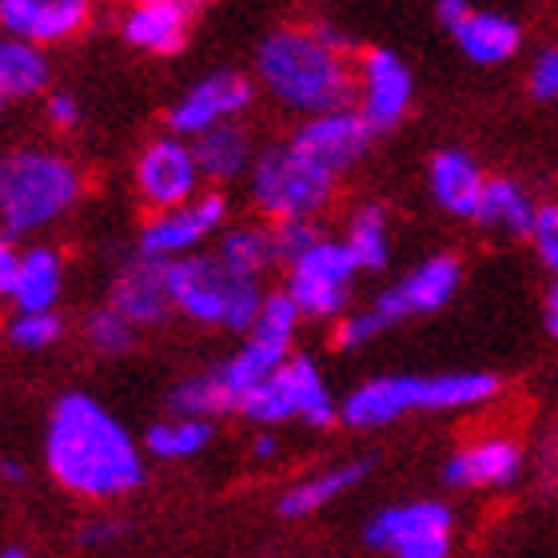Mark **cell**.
<instances>
[{
  "label": "cell",
  "mask_w": 558,
  "mask_h": 558,
  "mask_svg": "<svg viewBox=\"0 0 558 558\" xmlns=\"http://www.w3.org/2000/svg\"><path fill=\"white\" fill-rule=\"evenodd\" d=\"M499 396V375L442 372V375H379L367 379L339 403V418L355 430L387 427L415 411L478 408Z\"/></svg>",
  "instance_id": "4"
},
{
  "label": "cell",
  "mask_w": 558,
  "mask_h": 558,
  "mask_svg": "<svg viewBox=\"0 0 558 558\" xmlns=\"http://www.w3.org/2000/svg\"><path fill=\"white\" fill-rule=\"evenodd\" d=\"M526 93L538 105H555L558 100V45L538 48L531 64H526Z\"/></svg>",
  "instance_id": "36"
},
{
  "label": "cell",
  "mask_w": 558,
  "mask_h": 558,
  "mask_svg": "<svg viewBox=\"0 0 558 558\" xmlns=\"http://www.w3.org/2000/svg\"><path fill=\"white\" fill-rule=\"evenodd\" d=\"M463 283V264L454 256H427L423 264L408 271L403 279H396L387 291H379L372 303L375 319L384 327H396L403 319H415V315H430L447 307L454 300V291Z\"/></svg>",
  "instance_id": "17"
},
{
  "label": "cell",
  "mask_w": 558,
  "mask_h": 558,
  "mask_svg": "<svg viewBox=\"0 0 558 558\" xmlns=\"http://www.w3.org/2000/svg\"><path fill=\"white\" fill-rule=\"evenodd\" d=\"M435 16L451 33L471 64L478 69H499L511 64L523 48V24L495 9H475L471 0H435Z\"/></svg>",
  "instance_id": "14"
},
{
  "label": "cell",
  "mask_w": 558,
  "mask_h": 558,
  "mask_svg": "<svg viewBox=\"0 0 558 558\" xmlns=\"http://www.w3.org/2000/svg\"><path fill=\"white\" fill-rule=\"evenodd\" d=\"M523 471V447L507 435H490V439L466 442L447 459L442 478L451 487L475 490V487H507Z\"/></svg>",
  "instance_id": "22"
},
{
  "label": "cell",
  "mask_w": 558,
  "mask_h": 558,
  "mask_svg": "<svg viewBox=\"0 0 558 558\" xmlns=\"http://www.w3.org/2000/svg\"><path fill=\"white\" fill-rule=\"evenodd\" d=\"M247 192L264 220H319L339 192V175L303 156L291 140L271 144L252 160Z\"/></svg>",
  "instance_id": "6"
},
{
  "label": "cell",
  "mask_w": 558,
  "mask_h": 558,
  "mask_svg": "<svg viewBox=\"0 0 558 558\" xmlns=\"http://www.w3.org/2000/svg\"><path fill=\"white\" fill-rule=\"evenodd\" d=\"M387 327L375 319V312L367 307V312H348L336 319V348L343 351H355L363 348V343H372L375 336H384Z\"/></svg>",
  "instance_id": "38"
},
{
  "label": "cell",
  "mask_w": 558,
  "mask_h": 558,
  "mask_svg": "<svg viewBox=\"0 0 558 558\" xmlns=\"http://www.w3.org/2000/svg\"><path fill=\"white\" fill-rule=\"evenodd\" d=\"M4 112H9V100H4V96H0V117H4Z\"/></svg>",
  "instance_id": "46"
},
{
  "label": "cell",
  "mask_w": 558,
  "mask_h": 558,
  "mask_svg": "<svg viewBox=\"0 0 558 558\" xmlns=\"http://www.w3.org/2000/svg\"><path fill=\"white\" fill-rule=\"evenodd\" d=\"M367 475V463H343V466H331V471H319V475L303 478L295 483L291 490H283V499H279V514L283 519H307V514L324 511L327 502H336L343 490H351L360 478Z\"/></svg>",
  "instance_id": "28"
},
{
  "label": "cell",
  "mask_w": 558,
  "mask_h": 558,
  "mask_svg": "<svg viewBox=\"0 0 558 558\" xmlns=\"http://www.w3.org/2000/svg\"><path fill=\"white\" fill-rule=\"evenodd\" d=\"M136 331L140 327L132 324V319H124L112 303H105L100 312H93L88 319H84V343H88L96 355H105V360H117V355L132 351Z\"/></svg>",
  "instance_id": "31"
},
{
  "label": "cell",
  "mask_w": 558,
  "mask_h": 558,
  "mask_svg": "<svg viewBox=\"0 0 558 558\" xmlns=\"http://www.w3.org/2000/svg\"><path fill=\"white\" fill-rule=\"evenodd\" d=\"M168 408H172V415L211 418V415H223L228 403H223V391H220V384H216V375L204 372V375L180 379V384L172 387V396H168Z\"/></svg>",
  "instance_id": "32"
},
{
  "label": "cell",
  "mask_w": 558,
  "mask_h": 558,
  "mask_svg": "<svg viewBox=\"0 0 558 558\" xmlns=\"http://www.w3.org/2000/svg\"><path fill=\"white\" fill-rule=\"evenodd\" d=\"M256 105V81H247L244 72L216 69L187 84L180 100L168 108V132L196 140L199 132L228 124V120H244L247 108Z\"/></svg>",
  "instance_id": "15"
},
{
  "label": "cell",
  "mask_w": 558,
  "mask_h": 558,
  "mask_svg": "<svg viewBox=\"0 0 558 558\" xmlns=\"http://www.w3.org/2000/svg\"><path fill=\"white\" fill-rule=\"evenodd\" d=\"M84 168L57 148H21L0 160V228L36 235L60 223L84 199Z\"/></svg>",
  "instance_id": "3"
},
{
  "label": "cell",
  "mask_w": 558,
  "mask_h": 558,
  "mask_svg": "<svg viewBox=\"0 0 558 558\" xmlns=\"http://www.w3.org/2000/svg\"><path fill=\"white\" fill-rule=\"evenodd\" d=\"M343 244L355 256L360 271H384L391 259V220H387L384 204H360L351 211Z\"/></svg>",
  "instance_id": "29"
},
{
  "label": "cell",
  "mask_w": 558,
  "mask_h": 558,
  "mask_svg": "<svg viewBox=\"0 0 558 558\" xmlns=\"http://www.w3.org/2000/svg\"><path fill=\"white\" fill-rule=\"evenodd\" d=\"M52 84V60L48 48L24 36L0 33V96L16 105V100H36L48 93Z\"/></svg>",
  "instance_id": "23"
},
{
  "label": "cell",
  "mask_w": 558,
  "mask_h": 558,
  "mask_svg": "<svg viewBox=\"0 0 558 558\" xmlns=\"http://www.w3.org/2000/svg\"><path fill=\"white\" fill-rule=\"evenodd\" d=\"M93 21V0H0V33L36 45H69Z\"/></svg>",
  "instance_id": "18"
},
{
  "label": "cell",
  "mask_w": 558,
  "mask_h": 558,
  "mask_svg": "<svg viewBox=\"0 0 558 558\" xmlns=\"http://www.w3.org/2000/svg\"><path fill=\"white\" fill-rule=\"evenodd\" d=\"M490 175L466 148H439L427 163L430 199L454 220H475Z\"/></svg>",
  "instance_id": "21"
},
{
  "label": "cell",
  "mask_w": 558,
  "mask_h": 558,
  "mask_svg": "<svg viewBox=\"0 0 558 558\" xmlns=\"http://www.w3.org/2000/svg\"><path fill=\"white\" fill-rule=\"evenodd\" d=\"M240 415L264 427L291 423V418H300L307 427H331L339 418V403L312 355H288L264 384L247 391Z\"/></svg>",
  "instance_id": "8"
},
{
  "label": "cell",
  "mask_w": 558,
  "mask_h": 558,
  "mask_svg": "<svg viewBox=\"0 0 558 558\" xmlns=\"http://www.w3.org/2000/svg\"><path fill=\"white\" fill-rule=\"evenodd\" d=\"M543 319H547V331L558 339V276L550 279L547 288V303H543Z\"/></svg>",
  "instance_id": "41"
},
{
  "label": "cell",
  "mask_w": 558,
  "mask_h": 558,
  "mask_svg": "<svg viewBox=\"0 0 558 558\" xmlns=\"http://www.w3.org/2000/svg\"><path fill=\"white\" fill-rule=\"evenodd\" d=\"M199 160V172H204V184H232L244 172H252V132L240 124V120H228V124H216V129L199 132L192 140Z\"/></svg>",
  "instance_id": "24"
},
{
  "label": "cell",
  "mask_w": 558,
  "mask_h": 558,
  "mask_svg": "<svg viewBox=\"0 0 558 558\" xmlns=\"http://www.w3.org/2000/svg\"><path fill=\"white\" fill-rule=\"evenodd\" d=\"M256 88H264L283 112L315 117L327 108L355 105V64L348 60V48L324 40L315 24H283L256 48Z\"/></svg>",
  "instance_id": "2"
},
{
  "label": "cell",
  "mask_w": 558,
  "mask_h": 558,
  "mask_svg": "<svg viewBox=\"0 0 558 558\" xmlns=\"http://www.w3.org/2000/svg\"><path fill=\"white\" fill-rule=\"evenodd\" d=\"M60 295H64V256L57 247L33 244L21 256V276L9 300L16 303V312H48L60 303Z\"/></svg>",
  "instance_id": "25"
},
{
  "label": "cell",
  "mask_w": 558,
  "mask_h": 558,
  "mask_svg": "<svg viewBox=\"0 0 558 558\" xmlns=\"http://www.w3.org/2000/svg\"><path fill=\"white\" fill-rule=\"evenodd\" d=\"M168 288H172L175 312L187 315L199 327H228L247 336L252 324L259 319L264 295L259 279L235 276L232 268H223L220 256L211 252H192V256L168 259Z\"/></svg>",
  "instance_id": "5"
},
{
  "label": "cell",
  "mask_w": 558,
  "mask_h": 558,
  "mask_svg": "<svg viewBox=\"0 0 558 558\" xmlns=\"http://www.w3.org/2000/svg\"><path fill=\"white\" fill-rule=\"evenodd\" d=\"M124 535V523L120 519H96V523L81 526V543L84 547H100V543H112V538Z\"/></svg>",
  "instance_id": "40"
},
{
  "label": "cell",
  "mask_w": 558,
  "mask_h": 558,
  "mask_svg": "<svg viewBox=\"0 0 558 558\" xmlns=\"http://www.w3.org/2000/svg\"><path fill=\"white\" fill-rule=\"evenodd\" d=\"M291 144L312 156L319 168L336 172L339 180L355 168V163L375 148V124L363 117L360 105H343V108H327V112H315V117H300V124L291 129Z\"/></svg>",
  "instance_id": "13"
},
{
  "label": "cell",
  "mask_w": 558,
  "mask_h": 558,
  "mask_svg": "<svg viewBox=\"0 0 558 558\" xmlns=\"http://www.w3.org/2000/svg\"><path fill=\"white\" fill-rule=\"evenodd\" d=\"M211 418L196 415H172L163 423H151L148 435H144V447L156 459H168V463H180V459H196L204 447L211 442Z\"/></svg>",
  "instance_id": "30"
},
{
  "label": "cell",
  "mask_w": 558,
  "mask_h": 558,
  "mask_svg": "<svg viewBox=\"0 0 558 558\" xmlns=\"http://www.w3.org/2000/svg\"><path fill=\"white\" fill-rule=\"evenodd\" d=\"M454 514L430 499L387 507L367 523V547L387 558H447L451 555Z\"/></svg>",
  "instance_id": "11"
},
{
  "label": "cell",
  "mask_w": 558,
  "mask_h": 558,
  "mask_svg": "<svg viewBox=\"0 0 558 558\" xmlns=\"http://www.w3.org/2000/svg\"><path fill=\"white\" fill-rule=\"evenodd\" d=\"M355 105L372 120L375 132H396L415 105V76L411 64L391 48H367L355 60Z\"/></svg>",
  "instance_id": "16"
},
{
  "label": "cell",
  "mask_w": 558,
  "mask_h": 558,
  "mask_svg": "<svg viewBox=\"0 0 558 558\" xmlns=\"http://www.w3.org/2000/svg\"><path fill=\"white\" fill-rule=\"evenodd\" d=\"M0 558H28V555H24V550H4Z\"/></svg>",
  "instance_id": "44"
},
{
  "label": "cell",
  "mask_w": 558,
  "mask_h": 558,
  "mask_svg": "<svg viewBox=\"0 0 558 558\" xmlns=\"http://www.w3.org/2000/svg\"><path fill=\"white\" fill-rule=\"evenodd\" d=\"M4 336L16 351H48L64 336V319L57 315V307L48 312H16L4 327Z\"/></svg>",
  "instance_id": "33"
},
{
  "label": "cell",
  "mask_w": 558,
  "mask_h": 558,
  "mask_svg": "<svg viewBox=\"0 0 558 558\" xmlns=\"http://www.w3.org/2000/svg\"><path fill=\"white\" fill-rule=\"evenodd\" d=\"M132 184H136L140 204L148 211L175 208L196 192H204V172H199L192 140L175 136V132L148 140L132 163Z\"/></svg>",
  "instance_id": "12"
},
{
  "label": "cell",
  "mask_w": 558,
  "mask_h": 558,
  "mask_svg": "<svg viewBox=\"0 0 558 558\" xmlns=\"http://www.w3.org/2000/svg\"><path fill=\"white\" fill-rule=\"evenodd\" d=\"M45 120L48 129L60 132V136H69V132H76L84 124V105L81 96L69 93V88H52V93L45 96Z\"/></svg>",
  "instance_id": "37"
},
{
  "label": "cell",
  "mask_w": 558,
  "mask_h": 558,
  "mask_svg": "<svg viewBox=\"0 0 558 558\" xmlns=\"http://www.w3.org/2000/svg\"><path fill=\"white\" fill-rule=\"evenodd\" d=\"M192 4L187 0H132L120 21L124 45L144 57H175L192 36Z\"/></svg>",
  "instance_id": "20"
},
{
  "label": "cell",
  "mask_w": 558,
  "mask_h": 558,
  "mask_svg": "<svg viewBox=\"0 0 558 558\" xmlns=\"http://www.w3.org/2000/svg\"><path fill=\"white\" fill-rule=\"evenodd\" d=\"M252 454H256L259 463H271L279 454V442L271 439V435H256V439H252Z\"/></svg>",
  "instance_id": "42"
},
{
  "label": "cell",
  "mask_w": 558,
  "mask_h": 558,
  "mask_svg": "<svg viewBox=\"0 0 558 558\" xmlns=\"http://www.w3.org/2000/svg\"><path fill=\"white\" fill-rule=\"evenodd\" d=\"M535 208H538V199L531 196L519 180H511V175H490L487 192H483V204H478V211H475V223H483L490 232L526 240L531 220H535Z\"/></svg>",
  "instance_id": "26"
},
{
  "label": "cell",
  "mask_w": 558,
  "mask_h": 558,
  "mask_svg": "<svg viewBox=\"0 0 558 558\" xmlns=\"http://www.w3.org/2000/svg\"><path fill=\"white\" fill-rule=\"evenodd\" d=\"M526 240L535 247L538 264H543L550 276H558V199H538Z\"/></svg>",
  "instance_id": "34"
},
{
  "label": "cell",
  "mask_w": 558,
  "mask_h": 558,
  "mask_svg": "<svg viewBox=\"0 0 558 558\" xmlns=\"http://www.w3.org/2000/svg\"><path fill=\"white\" fill-rule=\"evenodd\" d=\"M108 303L136 327H156L175 312L172 288H168V259L136 256L117 271Z\"/></svg>",
  "instance_id": "19"
},
{
  "label": "cell",
  "mask_w": 558,
  "mask_h": 558,
  "mask_svg": "<svg viewBox=\"0 0 558 558\" xmlns=\"http://www.w3.org/2000/svg\"><path fill=\"white\" fill-rule=\"evenodd\" d=\"M355 276L360 264L348 252L343 240H315L300 259L288 264V295L303 312V319H331L348 315L351 291H355Z\"/></svg>",
  "instance_id": "9"
},
{
  "label": "cell",
  "mask_w": 558,
  "mask_h": 558,
  "mask_svg": "<svg viewBox=\"0 0 558 558\" xmlns=\"http://www.w3.org/2000/svg\"><path fill=\"white\" fill-rule=\"evenodd\" d=\"M216 256H220L223 268H232L235 276L264 279L279 264L276 240H271V223H235V228H223L220 244H216Z\"/></svg>",
  "instance_id": "27"
},
{
  "label": "cell",
  "mask_w": 558,
  "mask_h": 558,
  "mask_svg": "<svg viewBox=\"0 0 558 558\" xmlns=\"http://www.w3.org/2000/svg\"><path fill=\"white\" fill-rule=\"evenodd\" d=\"M0 478H4V483H21L24 466L16 463V459H4V463H0Z\"/></svg>",
  "instance_id": "43"
},
{
  "label": "cell",
  "mask_w": 558,
  "mask_h": 558,
  "mask_svg": "<svg viewBox=\"0 0 558 558\" xmlns=\"http://www.w3.org/2000/svg\"><path fill=\"white\" fill-rule=\"evenodd\" d=\"M300 324H303V312L295 307V300H291L288 291H268V295H264L259 319L252 324V331H247L244 348L232 351L220 367H211L228 411H240L247 391L256 384H264L279 363L288 360Z\"/></svg>",
  "instance_id": "7"
},
{
  "label": "cell",
  "mask_w": 558,
  "mask_h": 558,
  "mask_svg": "<svg viewBox=\"0 0 558 558\" xmlns=\"http://www.w3.org/2000/svg\"><path fill=\"white\" fill-rule=\"evenodd\" d=\"M228 196L220 187H204L192 199L175 204V208L151 211L144 228H140V256L151 259H180L192 256L208 244L211 235L228 228Z\"/></svg>",
  "instance_id": "10"
},
{
  "label": "cell",
  "mask_w": 558,
  "mask_h": 558,
  "mask_svg": "<svg viewBox=\"0 0 558 558\" xmlns=\"http://www.w3.org/2000/svg\"><path fill=\"white\" fill-rule=\"evenodd\" d=\"M271 240H276V256L279 264H291V259H300L315 240H324V228L319 220H271Z\"/></svg>",
  "instance_id": "35"
},
{
  "label": "cell",
  "mask_w": 558,
  "mask_h": 558,
  "mask_svg": "<svg viewBox=\"0 0 558 558\" xmlns=\"http://www.w3.org/2000/svg\"><path fill=\"white\" fill-rule=\"evenodd\" d=\"M45 463L76 499H124L144 483V451L100 399L69 391L48 415Z\"/></svg>",
  "instance_id": "1"
},
{
  "label": "cell",
  "mask_w": 558,
  "mask_h": 558,
  "mask_svg": "<svg viewBox=\"0 0 558 558\" xmlns=\"http://www.w3.org/2000/svg\"><path fill=\"white\" fill-rule=\"evenodd\" d=\"M187 4H192V9H204V4H211V0H187Z\"/></svg>",
  "instance_id": "45"
},
{
  "label": "cell",
  "mask_w": 558,
  "mask_h": 558,
  "mask_svg": "<svg viewBox=\"0 0 558 558\" xmlns=\"http://www.w3.org/2000/svg\"><path fill=\"white\" fill-rule=\"evenodd\" d=\"M21 247H16V235H9L0 228V295L9 300L12 288H16V276H21Z\"/></svg>",
  "instance_id": "39"
}]
</instances>
